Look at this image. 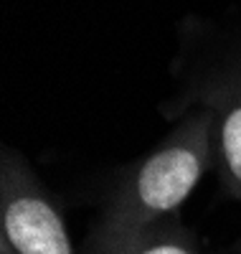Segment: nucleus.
<instances>
[{
  "instance_id": "4",
  "label": "nucleus",
  "mask_w": 241,
  "mask_h": 254,
  "mask_svg": "<svg viewBox=\"0 0 241 254\" xmlns=\"http://www.w3.org/2000/svg\"><path fill=\"white\" fill-rule=\"evenodd\" d=\"M86 254H201V239L178 216L122 229L94 226Z\"/></svg>"
},
{
  "instance_id": "3",
  "label": "nucleus",
  "mask_w": 241,
  "mask_h": 254,
  "mask_svg": "<svg viewBox=\"0 0 241 254\" xmlns=\"http://www.w3.org/2000/svg\"><path fill=\"white\" fill-rule=\"evenodd\" d=\"M206 107L213 117V168L224 196L241 201V59L206 76L181 99L178 110Z\"/></svg>"
},
{
  "instance_id": "2",
  "label": "nucleus",
  "mask_w": 241,
  "mask_h": 254,
  "mask_svg": "<svg viewBox=\"0 0 241 254\" xmlns=\"http://www.w3.org/2000/svg\"><path fill=\"white\" fill-rule=\"evenodd\" d=\"M0 254H76L56 201L10 147L0 160Z\"/></svg>"
},
{
  "instance_id": "1",
  "label": "nucleus",
  "mask_w": 241,
  "mask_h": 254,
  "mask_svg": "<svg viewBox=\"0 0 241 254\" xmlns=\"http://www.w3.org/2000/svg\"><path fill=\"white\" fill-rule=\"evenodd\" d=\"M213 117L206 107L188 110L178 125L120 178L97 226L122 229L175 219L213 165Z\"/></svg>"
}]
</instances>
